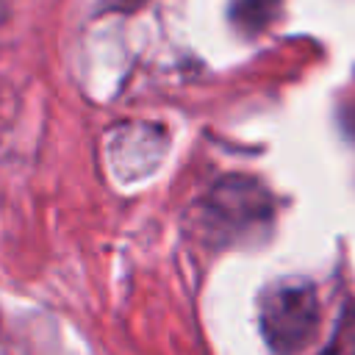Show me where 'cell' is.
<instances>
[{"label":"cell","mask_w":355,"mask_h":355,"mask_svg":"<svg viewBox=\"0 0 355 355\" xmlns=\"http://www.w3.org/2000/svg\"><path fill=\"white\" fill-rule=\"evenodd\" d=\"M275 6H277V0H239L236 11H239L247 22L261 25V22H266V17L275 11Z\"/></svg>","instance_id":"7a4b0ae2"},{"label":"cell","mask_w":355,"mask_h":355,"mask_svg":"<svg viewBox=\"0 0 355 355\" xmlns=\"http://www.w3.org/2000/svg\"><path fill=\"white\" fill-rule=\"evenodd\" d=\"M316 297L305 283H280L263 297L261 327L272 349L283 355L305 347V341L316 330Z\"/></svg>","instance_id":"6da1fadb"}]
</instances>
